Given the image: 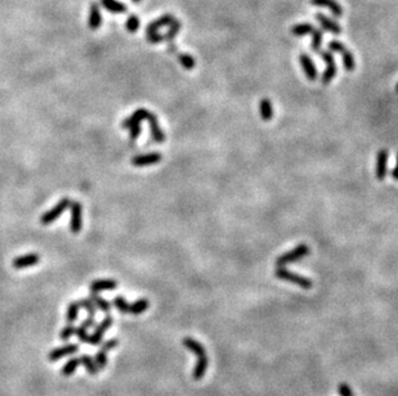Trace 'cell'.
Segmentation results:
<instances>
[{"mask_svg": "<svg viewBox=\"0 0 398 396\" xmlns=\"http://www.w3.org/2000/svg\"><path fill=\"white\" fill-rule=\"evenodd\" d=\"M338 391H339L340 396H355L352 389H351L346 382H342V384L338 386Z\"/></svg>", "mask_w": 398, "mask_h": 396, "instance_id": "38", "label": "cell"}, {"mask_svg": "<svg viewBox=\"0 0 398 396\" xmlns=\"http://www.w3.org/2000/svg\"><path fill=\"white\" fill-rule=\"evenodd\" d=\"M299 61H300V64H302V68H303L304 73H306L307 79L311 80V81H315V80H317V77H319L317 68H316L315 63H313V61L311 59L310 55L302 53V54L299 55Z\"/></svg>", "mask_w": 398, "mask_h": 396, "instance_id": "9", "label": "cell"}, {"mask_svg": "<svg viewBox=\"0 0 398 396\" xmlns=\"http://www.w3.org/2000/svg\"><path fill=\"white\" fill-rule=\"evenodd\" d=\"M321 43H322V30H317L315 28V31L312 32V44L311 48L315 52H320L321 50Z\"/></svg>", "mask_w": 398, "mask_h": 396, "instance_id": "32", "label": "cell"}, {"mask_svg": "<svg viewBox=\"0 0 398 396\" xmlns=\"http://www.w3.org/2000/svg\"><path fill=\"white\" fill-rule=\"evenodd\" d=\"M308 255H310V247L307 244H299V246L295 247L294 250H291L290 252L281 255L279 259L276 260V265L285 266L288 264H291V262L299 261L300 259H303V257L308 256Z\"/></svg>", "mask_w": 398, "mask_h": 396, "instance_id": "2", "label": "cell"}, {"mask_svg": "<svg viewBox=\"0 0 398 396\" xmlns=\"http://www.w3.org/2000/svg\"><path fill=\"white\" fill-rule=\"evenodd\" d=\"M113 306L117 309L120 314H129L130 305L128 304V301H126L125 297H123V296H116L113 299Z\"/></svg>", "mask_w": 398, "mask_h": 396, "instance_id": "30", "label": "cell"}, {"mask_svg": "<svg viewBox=\"0 0 398 396\" xmlns=\"http://www.w3.org/2000/svg\"><path fill=\"white\" fill-rule=\"evenodd\" d=\"M117 287V282L115 279H95L93 280L89 288L92 292H102V291H112Z\"/></svg>", "mask_w": 398, "mask_h": 396, "instance_id": "14", "label": "cell"}, {"mask_svg": "<svg viewBox=\"0 0 398 396\" xmlns=\"http://www.w3.org/2000/svg\"><path fill=\"white\" fill-rule=\"evenodd\" d=\"M208 367H209L208 357L197 358L196 366H195V368H193V371H192L193 380H195V381H200L201 378H204L206 371H208Z\"/></svg>", "mask_w": 398, "mask_h": 396, "instance_id": "20", "label": "cell"}, {"mask_svg": "<svg viewBox=\"0 0 398 396\" xmlns=\"http://www.w3.org/2000/svg\"><path fill=\"white\" fill-rule=\"evenodd\" d=\"M75 335L77 336V338L80 340V342H84V344L89 345V340H90V336L88 333V329L84 328L83 326H79L75 331Z\"/></svg>", "mask_w": 398, "mask_h": 396, "instance_id": "36", "label": "cell"}, {"mask_svg": "<svg viewBox=\"0 0 398 396\" xmlns=\"http://www.w3.org/2000/svg\"><path fill=\"white\" fill-rule=\"evenodd\" d=\"M392 177L395 180H398V153H397V162H396V166L392 171Z\"/></svg>", "mask_w": 398, "mask_h": 396, "instance_id": "42", "label": "cell"}, {"mask_svg": "<svg viewBox=\"0 0 398 396\" xmlns=\"http://www.w3.org/2000/svg\"><path fill=\"white\" fill-rule=\"evenodd\" d=\"M175 21V18L173 17L172 14H165L160 17L159 19H156L155 22H151L150 26L147 27V36H151V35L156 34L157 30L162 26H168V24H172L173 22Z\"/></svg>", "mask_w": 398, "mask_h": 396, "instance_id": "18", "label": "cell"}, {"mask_svg": "<svg viewBox=\"0 0 398 396\" xmlns=\"http://www.w3.org/2000/svg\"><path fill=\"white\" fill-rule=\"evenodd\" d=\"M259 112H261L262 120H264V121H270L272 119L273 110L270 99H262L261 104H259Z\"/></svg>", "mask_w": 398, "mask_h": 396, "instance_id": "25", "label": "cell"}, {"mask_svg": "<svg viewBox=\"0 0 398 396\" xmlns=\"http://www.w3.org/2000/svg\"><path fill=\"white\" fill-rule=\"evenodd\" d=\"M148 306H150V302H148L147 299H138L137 301L133 302L130 305V309H129V314L133 315H139L142 313L147 310Z\"/></svg>", "mask_w": 398, "mask_h": 396, "instance_id": "24", "label": "cell"}, {"mask_svg": "<svg viewBox=\"0 0 398 396\" xmlns=\"http://www.w3.org/2000/svg\"><path fill=\"white\" fill-rule=\"evenodd\" d=\"M313 31H315V27L311 23H299L291 27V34L295 36H306V35L312 34Z\"/></svg>", "mask_w": 398, "mask_h": 396, "instance_id": "28", "label": "cell"}, {"mask_svg": "<svg viewBox=\"0 0 398 396\" xmlns=\"http://www.w3.org/2000/svg\"><path fill=\"white\" fill-rule=\"evenodd\" d=\"M182 344H183L184 348H187L190 351H192V353L195 354L197 358L206 357L205 348H204V346H202V345L197 341V340H195V338H192V337L183 338Z\"/></svg>", "mask_w": 398, "mask_h": 396, "instance_id": "17", "label": "cell"}, {"mask_svg": "<svg viewBox=\"0 0 398 396\" xmlns=\"http://www.w3.org/2000/svg\"><path fill=\"white\" fill-rule=\"evenodd\" d=\"M329 50H330V52H337L342 54L344 68H346L347 71L351 72V71L355 70L356 62L355 58H353V54L351 53L349 49L346 48V45H344L342 41H338V40H333V41H330V44H329Z\"/></svg>", "mask_w": 398, "mask_h": 396, "instance_id": "4", "label": "cell"}, {"mask_svg": "<svg viewBox=\"0 0 398 396\" xmlns=\"http://www.w3.org/2000/svg\"><path fill=\"white\" fill-rule=\"evenodd\" d=\"M79 366H80L79 358H72V359L68 360V362L63 366V368H62V375H63L64 377H70V376L74 375L75 371H76Z\"/></svg>", "mask_w": 398, "mask_h": 396, "instance_id": "29", "label": "cell"}, {"mask_svg": "<svg viewBox=\"0 0 398 396\" xmlns=\"http://www.w3.org/2000/svg\"><path fill=\"white\" fill-rule=\"evenodd\" d=\"M101 4L111 13H125L126 6L117 0H101Z\"/></svg>", "mask_w": 398, "mask_h": 396, "instance_id": "27", "label": "cell"}, {"mask_svg": "<svg viewBox=\"0 0 398 396\" xmlns=\"http://www.w3.org/2000/svg\"><path fill=\"white\" fill-rule=\"evenodd\" d=\"M102 15L99 13L98 4H92L90 6V13H89V27L92 30H97L101 26Z\"/></svg>", "mask_w": 398, "mask_h": 396, "instance_id": "21", "label": "cell"}, {"mask_svg": "<svg viewBox=\"0 0 398 396\" xmlns=\"http://www.w3.org/2000/svg\"><path fill=\"white\" fill-rule=\"evenodd\" d=\"M70 204H71L70 198L68 197L62 198L61 201L55 204L54 207L50 208L49 211H46L45 213H43V216L40 217V222H41L43 225H49V224H52V222H54L55 220L61 216L64 211L67 210V208H70Z\"/></svg>", "mask_w": 398, "mask_h": 396, "instance_id": "3", "label": "cell"}, {"mask_svg": "<svg viewBox=\"0 0 398 396\" xmlns=\"http://www.w3.org/2000/svg\"><path fill=\"white\" fill-rule=\"evenodd\" d=\"M387 162H388V151L380 150L377 155V178L384 180L387 175Z\"/></svg>", "mask_w": 398, "mask_h": 396, "instance_id": "16", "label": "cell"}, {"mask_svg": "<svg viewBox=\"0 0 398 396\" xmlns=\"http://www.w3.org/2000/svg\"><path fill=\"white\" fill-rule=\"evenodd\" d=\"M138 27H139V19H138V17L137 15H130L128 21H126V28H128V31L134 32V31L138 30Z\"/></svg>", "mask_w": 398, "mask_h": 396, "instance_id": "37", "label": "cell"}, {"mask_svg": "<svg viewBox=\"0 0 398 396\" xmlns=\"http://www.w3.org/2000/svg\"><path fill=\"white\" fill-rule=\"evenodd\" d=\"M320 55L321 58L324 59L325 63H326V68L324 71V75H322V84L328 85L329 82L331 80L334 79L335 75H337V64H335V59L331 54V52H328V50H320Z\"/></svg>", "mask_w": 398, "mask_h": 396, "instance_id": "6", "label": "cell"}, {"mask_svg": "<svg viewBox=\"0 0 398 396\" xmlns=\"http://www.w3.org/2000/svg\"><path fill=\"white\" fill-rule=\"evenodd\" d=\"M135 3H139V1H141V0H134Z\"/></svg>", "mask_w": 398, "mask_h": 396, "instance_id": "43", "label": "cell"}, {"mask_svg": "<svg viewBox=\"0 0 398 396\" xmlns=\"http://www.w3.org/2000/svg\"><path fill=\"white\" fill-rule=\"evenodd\" d=\"M396 90H397V93H398V84H397V86H396Z\"/></svg>", "mask_w": 398, "mask_h": 396, "instance_id": "44", "label": "cell"}, {"mask_svg": "<svg viewBox=\"0 0 398 396\" xmlns=\"http://www.w3.org/2000/svg\"><path fill=\"white\" fill-rule=\"evenodd\" d=\"M113 324V318L112 315H106L104 319L102 320L101 323L98 326L95 327L94 333L90 336V340H89V345H93V346H97V345L102 344V340H103L104 332L110 328L111 326Z\"/></svg>", "mask_w": 398, "mask_h": 396, "instance_id": "7", "label": "cell"}, {"mask_svg": "<svg viewBox=\"0 0 398 396\" xmlns=\"http://www.w3.org/2000/svg\"><path fill=\"white\" fill-rule=\"evenodd\" d=\"M129 133H130V139L135 140L138 139V137H139V134H141V124H137V125H133L130 126V128L128 129Z\"/></svg>", "mask_w": 398, "mask_h": 396, "instance_id": "40", "label": "cell"}, {"mask_svg": "<svg viewBox=\"0 0 398 396\" xmlns=\"http://www.w3.org/2000/svg\"><path fill=\"white\" fill-rule=\"evenodd\" d=\"M79 305L81 306V308L85 309L86 313H88V317H90V318H94L95 317V313H97V308H95V305L93 304L92 300H90V299L80 300Z\"/></svg>", "mask_w": 398, "mask_h": 396, "instance_id": "33", "label": "cell"}, {"mask_svg": "<svg viewBox=\"0 0 398 396\" xmlns=\"http://www.w3.org/2000/svg\"><path fill=\"white\" fill-rule=\"evenodd\" d=\"M161 155L157 152L147 153V155H138L132 159V164L137 168H143V166H150V165H156L161 161Z\"/></svg>", "mask_w": 398, "mask_h": 396, "instance_id": "8", "label": "cell"}, {"mask_svg": "<svg viewBox=\"0 0 398 396\" xmlns=\"http://www.w3.org/2000/svg\"><path fill=\"white\" fill-rule=\"evenodd\" d=\"M316 19L319 21V23L321 24L324 30L330 31L331 34H334V35L342 34V27L339 26V23H337L335 21H333L331 18H329L328 15L322 14V13H317V14H316Z\"/></svg>", "mask_w": 398, "mask_h": 396, "instance_id": "13", "label": "cell"}, {"mask_svg": "<svg viewBox=\"0 0 398 396\" xmlns=\"http://www.w3.org/2000/svg\"><path fill=\"white\" fill-rule=\"evenodd\" d=\"M148 113H150V112H148L147 110H144V108H139V110L135 111V112L133 113L132 116L129 117V119L124 120L123 128L124 129H129L130 126L137 125V124H141L142 121H144V120H147Z\"/></svg>", "mask_w": 398, "mask_h": 396, "instance_id": "19", "label": "cell"}, {"mask_svg": "<svg viewBox=\"0 0 398 396\" xmlns=\"http://www.w3.org/2000/svg\"><path fill=\"white\" fill-rule=\"evenodd\" d=\"M275 275L277 278H280V279L286 280V282H290V283H293V284H297V286L302 287V288H304V290H310V288H312V286H313L312 280H311L310 278H306V277H303V275L295 274V273H293V271H290V270H288V269L284 268V266H279V268H277V270L275 271Z\"/></svg>", "mask_w": 398, "mask_h": 396, "instance_id": "1", "label": "cell"}, {"mask_svg": "<svg viewBox=\"0 0 398 396\" xmlns=\"http://www.w3.org/2000/svg\"><path fill=\"white\" fill-rule=\"evenodd\" d=\"M39 261H40L39 255H36V253H27V255H22V256L14 257V259H13L12 265L14 269H25L36 265Z\"/></svg>", "mask_w": 398, "mask_h": 396, "instance_id": "11", "label": "cell"}, {"mask_svg": "<svg viewBox=\"0 0 398 396\" xmlns=\"http://www.w3.org/2000/svg\"><path fill=\"white\" fill-rule=\"evenodd\" d=\"M80 326H83L84 328H86V329L90 328V327H94V326H95V320H94V318L88 317L85 320H84L83 323L80 324Z\"/></svg>", "mask_w": 398, "mask_h": 396, "instance_id": "41", "label": "cell"}, {"mask_svg": "<svg viewBox=\"0 0 398 396\" xmlns=\"http://www.w3.org/2000/svg\"><path fill=\"white\" fill-rule=\"evenodd\" d=\"M75 331H76V328L74 327V324H67V326L64 327V328L61 331L59 337H61V340H63V341H68V340L75 335Z\"/></svg>", "mask_w": 398, "mask_h": 396, "instance_id": "35", "label": "cell"}, {"mask_svg": "<svg viewBox=\"0 0 398 396\" xmlns=\"http://www.w3.org/2000/svg\"><path fill=\"white\" fill-rule=\"evenodd\" d=\"M94 362L95 364H97V367H98L99 371L106 368V366H107V353L104 350H102V349H99V350L97 351V354H95Z\"/></svg>", "mask_w": 398, "mask_h": 396, "instance_id": "34", "label": "cell"}, {"mask_svg": "<svg viewBox=\"0 0 398 396\" xmlns=\"http://www.w3.org/2000/svg\"><path fill=\"white\" fill-rule=\"evenodd\" d=\"M77 350H79V346H77V345L67 344L64 345V346H62V348L54 349V350L50 351L49 355H48V359H49L50 362H57V360L62 359V358L68 357V355H72V354L77 353Z\"/></svg>", "mask_w": 398, "mask_h": 396, "instance_id": "12", "label": "cell"}, {"mask_svg": "<svg viewBox=\"0 0 398 396\" xmlns=\"http://www.w3.org/2000/svg\"><path fill=\"white\" fill-rule=\"evenodd\" d=\"M89 299L92 300L93 304L95 305V308L101 309L103 313H106V314H108L110 313V309H111V304L108 301H106V300L103 299V297H101V296L98 295L97 292H90V296H89Z\"/></svg>", "mask_w": 398, "mask_h": 396, "instance_id": "23", "label": "cell"}, {"mask_svg": "<svg viewBox=\"0 0 398 396\" xmlns=\"http://www.w3.org/2000/svg\"><path fill=\"white\" fill-rule=\"evenodd\" d=\"M311 4L316 6H324L328 8L335 17H342L343 15V8L335 0H311Z\"/></svg>", "mask_w": 398, "mask_h": 396, "instance_id": "15", "label": "cell"}, {"mask_svg": "<svg viewBox=\"0 0 398 396\" xmlns=\"http://www.w3.org/2000/svg\"><path fill=\"white\" fill-rule=\"evenodd\" d=\"M70 211V230L74 234H77V233H80L81 228H83V204L77 201H71Z\"/></svg>", "mask_w": 398, "mask_h": 396, "instance_id": "5", "label": "cell"}, {"mask_svg": "<svg viewBox=\"0 0 398 396\" xmlns=\"http://www.w3.org/2000/svg\"><path fill=\"white\" fill-rule=\"evenodd\" d=\"M119 345V341H117V338H111V340H107V341L102 342V346L101 349L102 350H104L106 353L110 350H112V349H115Z\"/></svg>", "mask_w": 398, "mask_h": 396, "instance_id": "39", "label": "cell"}, {"mask_svg": "<svg viewBox=\"0 0 398 396\" xmlns=\"http://www.w3.org/2000/svg\"><path fill=\"white\" fill-rule=\"evenodd\" d=\"M178 59H179L181 64L186 68V70H193L195 66H196V61H195V58H193L192 55L186 54V53H179V54H178Z\"/></svg>", "mask_w": 398, "mask_h": 396, "instance_id": "31", "label": "cell"}, {"mask_svg": "<svg viewBox=\"0 0 398 396\" xmlns=\"http://www.w3.org/2000/svg\"><path fill=\"white\" fill-rule=\"evenodd\" d=\"M80 359V366L85 367L86 372L89 373L90 376H95L97 373H98V367H97V364H95L94 359H93L92 357H89V355H81V357L79 358Z\"/></svg>", "mask_w": 398, "mask_h": 396, "instance_id": "22", "label": "cell"}, {"mask_svg": "<svg viewBox=\"0 0 398 396\" xmlns=\"http://www.w3.org/2000/svg\"><path fill=\"white\" fill-rule=\"evenodd\" d=\"M79 301H72L68 304L67 313H66V322H67V324H74L76 322L77 317H79Z\"/></svg>", "mask_w": 398, "mask_h": 396, "instance_id": "26", "label": "cell"}, {"mask_svg": "<svg viewBox=\"0 0 398 396\" xmlns=\"http://www.w3.org/2000/svg\"><path fill=\"white\" fill-rule=\"evenodd\" d=\"M147 121L148 125H150V131H151V137L152 139L156 142V143H164L165 142V133L160 129L159 126V121L156 119V115L155 113H148L147 116Z\"/></svg>", "mask_w": 398, "mask_h": 396, "instance_id": "10", "label": "cell"}]
</instances>
